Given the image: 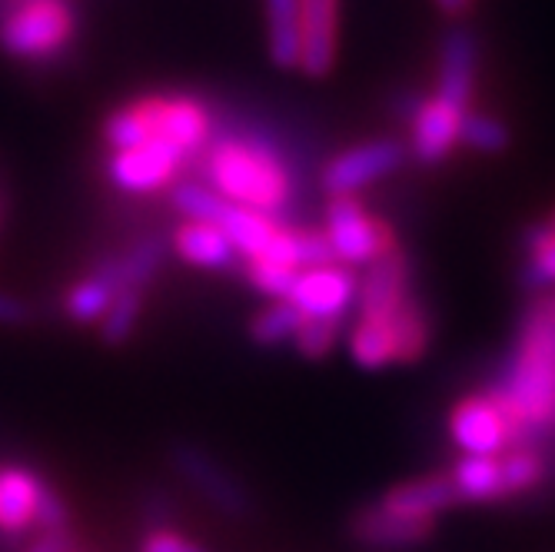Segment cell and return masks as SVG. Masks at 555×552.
Returning a JSON list of instances; mask_svg holds the SVG:
<instances>
[{
    "label": "cell",
    "mask_w": 555,
    "mask_h": 552,
    "mask_svg": "<svg viewBox=\"0 0 555 552\" xmlns=\"http://www.w3.org/2000/svg\"><path fill=\"white\" fill-rule=\"evenodd\" d=\"M495 403L509 420L513 439L516 429H522L519 436L555 429V307H545L529 320L509 376L502 383V399Z\"/></svg>",
    "instance_id": "cell-1"
},
{
    "label": "cell",
    "mask_w": 555,
    "mask_h": 552,
    "mask_svg": "<svg viewBox=\"0 0 555 552\" xmlns=\"http://www.w3.org/2000/svg\"><path fill=\"white\" fill-rule=\"evenodd\" d=\"M207 164L210 187L230 204L260 214L280 210L286 204L289 174L270 146L249 140H220L210 150Z\"/></svg>",
    "instance_id": "cell-2"
},
{
    "label": "cell",
    "mask_w": 555,
    "mask_h": 552,
    "mask_svg": "<svg viewBox=\"0 0 555 552\" xmlns=\"http://www.w3.org/2000/svg\"><path fill=\"white\" fill-rule=\"evenodd\" d=\"M80 37L74 0H11L0 14V50L21 64H57Z\"/></svg>",
    "instance_id": "cell-3"
},
{
    "label": "cell",
    "mask_w": 555,
    "mask_h": 552,
    "mask_svg": "<svg viewBox=\"0 0 555 552\" xmlns=\"http://www.w3.org/2000/svg\"><path fill=\"white\" fill-rule=\"evenodd\" d=\"M186 154L167 140H150L107 157V183L127 196H150L164 190L183 167Z\"/></svg>",
    "instance_id": "cell-4"
},
{
    "label": "cell",
    "mask_w": 555,
    "mask_h": 552,
    "mask_svg": "<svg viewBox=\"0 0 555 552\" xmlns=\"http://www.w3.org/2000/svg\"><path fill=\"white\" fill-rule=\"evenodd\" d=\"M170 466L183 483H190L199 496H204L214 510L236 516V519L254 510L243 483L227 466H220L207 449H199L193 442H177L170 449Z\"/></svg>",
    "instance_id": "cell-5"
},
{
    "label": "cell",
    "mask_w": 555,
    "mask_h": 552,
    "mask_svg": "<svg viewBox=\"0 0 555 552\" xmlns=\"http://www.w3.org/2000/svg\"><path fill=\"white\" fill-rule=\"evenodd\" d=\"M137 104H140V111L146 117L150 137L180 146L186 157L210 140V130H214L210 111L199 104V100H193V97L154 93V97H140Z\"/></svg>",
    "instance_id": "cell-6"
},
{
    "label": "cell",
    "mask_w": 555,
    "mask_h": 552,
    "mask_svg": "<svg viewBox=\"0 0 555 552\" xmlns=\"http://www.w3.org/2000/svg\"><path fill=\"white\" fill-rule=\"evenodd\" d=\"M326 240L333 246V257L346 267H370L379 254L389 249V236L352 196H336L330 204Z\"/></svg>",
    "instance_id": "cell-7"
},
{
    "label": "cell",
    "mask_w": 555,
    "mask_h": 552,
    "mask_svg": "<svg viewBox=\"0 0 555 552\" xmlns=\"http://www.w3.org/2000/svg\"><path fill=\"white\" fill-rule=\"evenodd\" d=\"M352 299H357V280H352L346 267L336 264L299 270L296 286L289 293V304L307 320H333V323H343Z\"/></svg>",
    "instance_id": "cell-8"
},
{
    "label": "cell",
    "mask_w": 555,
    "mask_h": 552,
    "mask_svg": "<svg viewBox=\"0 0 555 552\" xmlns=\"http://www.w3.org/2000/svg\"><path fill=\"white\" fill-rule=\"evenodd\" d=\"M402 164V143L396 140H373L346 150V154L333 157V164L323 174V187L333 196H352V190H360L386 174H392Z\"/></svg>",
    "instance_id": "cell-9"
},
{
    "label": "cell",
    "mask_w": 555,
    "mask_h": 552,
    "mask_svg": "<svg viewBox=\"0 0 555 552\" xmlns=\"http://www.w3.org/2000/svg\"><path fill=\"white\" fill-rule=\"evenodd\" d=\"M452 439L466 457H499L509 446L513 429L495 399H466L449 420Z\"/></svg>",
    "instance_id": "cell-10"
},
{
    "label": "cell",
    "mask_w": 555,
    "mask_h": 552,
    "mask_svg": "<svg viewBox=\"0 0 555 552\" xmlns=\"http://www.w3.org/2000/svg\"><path fill=\"white\" fill-rule=\"evenodd\" d=\"M336 61V0H299V70L326 77Z\"/></svg>",
    "instance_id": "cell-11"
},
{
    "label": "cell",
    "mask_w": 555,
    "mask_h": 552,
    "mask_svg": "<svg viewBox=\"0 0 555 552\" xmlns=\"http://www.w3.org/2000/svg\"><path fill=\"white\" fill-rule=\"evenodd\" d=\"M406 304H410L406 299V260L389 246L386 254H379L370 264L366 283L360 290V310H363V320L386 323Z\"/></svg>",
    "instance_id": "cell-12"
},
{
    "label": "cell",
    "mask_w": 555,
    "mask_h": 552,
    "mask_svg": "<svg viewBox=\"0 0 555 552\" xmlns=\"http://www.w3.org/2000/svg\"><path fill=\"white\" fill-rule=\"evenodd\" d=\"M476 57L479 47L476 37L466 27L449 30L442 40V61H439V93L436 100H442L452 111H466L469 97H473V80H476Z\"/></svg>",
    "instance_id": "cell-13"
},
{
    "label": "cell",
    "mask_w": 555,
    "mask_h": 552,
    "mask_svg": "<svg viewBox=\"0 0 555 552\" xmlns=\"http://www.w3.org/2000/svg\"><path fill=\"white\" fill-rule=\"evenodd\" d=\"M167 260V243L164 236H143L130 243L124 254L104 257L96 264V270L104 273L117 290H143L157 280Z\"/></svg>",
    "instance_id": "cell-14"
},
{
    "label": "cell",
    "mask_w": 555,
    "mask_h": 552,
    "mask_svg": "<svg viewBox=\"0 0 555 552\" xmlns=\"http://www.w3.org/2000/svg\"><path fill=\"white\" fill-rule=\"evenodd\" d=\"M40 486H43V479L27 466L0 470V532L24 536L34 529Z\"/></svg>",
    "instance_id": "cell-15"
},
{
    "label": "cell",
    "mask_w": 555,
    "mask_h": 552,
    "mask_svg": "<svg viewBox=\"0 0 555 552\" xmlns=\"http://www.w3.org/2000/svg\"><path fill=\"white\" fill-rule=\"evenodd\" d=\"M456 486H452L449 476H429V479H416V483H402L392 492H386L383 510L402 516V519H420V523H433V516L446 513L452 503H456Z\"/></svg>",
    "instance_id": "cell-16"
},
{
    "label": "cell",
    "mask_w": 555,
    "mask_h": 552,
    "mask_svg": "<svg viewBox=\"0 0 555 552\" xmlns=\"http://www.w3.org/2000/svg\"><path fill=\"white\" fill-rule=\"evenodd\" d=\"M170 246L180 260H186L193 267H204V270H230L236 264V249L217 223L186 220L177 227Z\"/></svg>",
    "instance_id": "cell-17"
},
{
    "label": "cell",
    "mask_w": 555,
    "mask_h": 552,
    "mask_svg": "<svg viewBox=\"0 0 555 552\" xmlns=\"http://www.w3.org/2000/svg\"><path fill=\"white\" fill-rule=\"evenodd\" d=\"M463 114L446 107L442 100H429V104H423L413 117V154L423 164H439L460 140L456 133H460Z\"/></svg>",
    "instance_id": "cell-18"
},
{
    "label": "cell",
    "mask_w": 555,
    "mask_h": 552,
    "mask_svg": "<svg viewBox=\"0 0 555 552\" xmlns=\"http://www.w3.org/2000/svg\"><path fill=\"white\" fill-rule=\"evenodd\" d=\"M433 532V523H420V519H402L383 506H370L363 510L357 519H352V536L366 545L376 549H402V545H420L426 542Z\"/></svg>",
    "instance_id": "cell-19"
},
{
    "label": "cell",
    "mask_w": 555,
    "mask_h": 552,
    "mask_svg": "<svg viewBox=\"0 0 555 552\" xmlns=\"http://www.w3.org/2000/svg\"><path fill=\"white\" fill-rule=\"evenodd\" d=\"M117 293H120V290L93 267L87 277L74 280V283L64 290L61 310H64V317H67L70 323H77V326H96L100 317L107 313L111 299H114Z\"/></svg>",
    "instance_id": "cell-20"
},
{
    "label": "cell",
    "mask_w": 555,
    "mask_h": 552,
    "mask_svg": "<svg viewBox=\"0 0 555 552\" xmlns=\"http://www.w3.org/2000/svg\"><path fill=\"white\" fill-rule=\"evenodd\" d=\"M217 227L227 233V240L233 243L236 254H243L249 260H257L276 233V223L267 214L249 210V207H236V204L227 207V214Z\"/></svg>",
    "instance_id": "cell-21"
},
{
    "label": "cell",
    "mask_w": 555,
    "mask_h": 552,
    "mask_svg": "<svg viewBox=\"0 0 555 552\" xmlns=\"http://www.w3.org/2000/svg\"><path fill=\"white\" fill-rule=\"evenodd\" d=\"M270 61L283 70L299 67V0H267Z\"/></svg>",
    "instance_id": "cell-22"
},
{
    "label": "cell",
    "mask_w": 555,
    "mask_h": 552,
    "mask_svg": "<svg viewBox=\"0 0 555 552\" xmlns=\"http://www.w3.org/2000/svg\"><path fill=\"white\" fill-rule=\"evenodd\" d=\"M452 486H456L460 499H476V503H489V499H502L506 492V479H502V463L495 457H466L452 470Z\"/></svg>",
    "instance_id": "cell-23"
},
{
    "label": "cell",
    "mask_w": 555,
    "mask_h": 552,
    "mask_svg": "<svg viewBox=\"0 0 555 552\" xmlns=\"http://www.w3.org/2000/svg\"><path fill=\"white\" fill-rule=\"evenodd\" d=\"M349 349H352V360L366 370H379L392 360H399V349H396V333L386 323H373V320H363L357 330H352V339H349Z\"/></svg>",
    "instance_id": "cell-24"
},
{
    "label": "cell",
    "mask_w": 555,
    "mask_h": 552,
    "mask_svg": "<svg viewBox=\"0 0 555 552\" xmlns=\"http://www.w3.org/2000/svg\"><path fill=\"white\" fill-rule=\"evenodd\" d=\"M143 317V290H120L107 313L100 317L96 323V333H100V343L107 346H124L133 333H137V323Z\"/></svg>",
    "instance_id": "cell-25"
},
{
    "label": "cell",
    "mask_w": 555,
    "mask_h": 552,
    "mask_svg": "<svg viewBox=\"0 0 555 552\" xmlns=\"http://www.w3.org/2000/svg\"><path fill=\"white\" fill-rule=\"evenodd\" d=\"M170 204L180 217L186 220H196V223H220L227 207H230V200H223L214 187L207 183H177L173 193H170Z\"/></svg>",
    "instance_id": "cell-26"
},
{
    "label": "cell",
    "mask_w": 555,
    "mask_h": 552,
    "mask_svg": "<svg viewBox=\"0 0 555 552\" xmlns=\"http://www.w3.org/2000/svg\"><path fill=\"white\" fill-rule=\"evenodd\" d=\"M299 323H302V313L289 304V299H273V304L249 323V336H254L260 346H276L283 339H293Z\"/></svg>",
    "instance_id": "cell-27"
},
{
    "label": "cell",
    "mask_w": 555,
    "mask_h": 552,
    "mask_svg": "<svg viewBox=\"0 0 555 552\" xmlns=\"http://www.w3.org/2000/svg\"><path fill=\"white\" fill-rule=\"evenodd\" d=\"M456 137H460V143L482 150V154H495V150H502L509 143V130L489 114H463Z\"/></svg>",
    "instance_id": "cell-28"
},
{
    "label": "cell",
    "mask_w": 555,
    "mask_h": 552,
    "mask_svg": "<svg viewBox=\"0 0 555 552\" xmlns=\"http://www.w3.org/2000/svg\"><path fill=\"white\" fill-rule=\"evenodd\" d=\"M389 326H392V333H396L399 360H413V357H420L423 349H426V336H429V330H426L423 313H420L413 304L402 307V310L389 320Z\"/></svg>",
    "instance_id": "cell-29"
},
{
    "label": "cell",
    "mask_w": 555,
    "mask_h": 552,
    "mask_svg": "<svg viewBox=\"0 0 555 552\" xmlns=\"http://www.w3.org/2000/svg\"><path fill=\"white\" fill-rule=\"evenodd\" d=\"M502 463V479H506V492H526L542 479V460L532 453V449H516Z\"/></svg>",
    "instance_id": "cell-30"
},
{
    "label": "cell",
    "mask_w": 555,
    "mask_h": 552,
    "mask_svg": "<svg viewBox=\"0 0 555 552\" xmlns=\"http://www.w3.org/2000/svg\"><path fill=\"white\" fill-rule=\"evenodd\" d=\"M336 333H339V323H333V320H307L302 317L293 339H296V349L302 357H326L336 343Z\"/></svg>",
    "instance_id": "cell-31"
},
{
    "label": "cell",
    "mask_w": 555,
    "mask_h": 552,
    "mask_svg": "<svg viewBox=\"0 0 555 552\" xmlns=\"http://www.w3.org/2000/svg\"><path fill=\"white\" fill-rule=\"evenodd\" d=\"M34 529L37 532H47V529H70V506L67 499L43 483L40 486V496H37V513H34Z\"/></svg>",
    "instance_id": "cell-32"
},
{
    "label": "cell",
    "mask_w": 555,
    "mask_h": 552,
    "mask_svg": "<svg viewBox=\"0 0 555 552\" xmlns=\"http://www.w3.org/2000/svg\"><path fill=\"white\" fill-rule=\"evenodd\" d=\"M296 277H299V270L270 267V264H260V260H254V267H249V283H254L260 293L273 296V299H289V293L296 286Z\"/></svg>",
    "instance_id": "cell-33"
},
{
    "label": "cell",
    "mask_w": 555,
    "mask_h": 552,
    "mask_svg": "<svg viewBox=\"0 0 555 552\" xmlns=\"http://www.w3.org/2000/svg\"><path fill=\"white\" fill-rule=\"evenodd\" d=\"M330 264H336V257H333V246L323 233H313V230L296 233V267L299 270H317V267H330Z\"/></svg>",
    "instance_id": "cell-34"
},
{
    "label": "cell",
    "mask_w": 555,
    "mask_h": 552,
    "mask_svg": "<svg viewBox=\"0 0 555 552\" xmlns=\"http://www.w3.org/2000/svg\"><path fill=\"white\" fill-rule=\"evenodd\" d=\"M260 264H270V267H286V270H299L296 267V233L289 230H280L273 233V240L267 243V249L257 257Z\"/></svg>",
    "instance_id": "cell-35"
},
{
    "label": "cell",
    "mask_w": 555,
    "mask_h": 552,
    "mask_svg": "<svg viewBox=\"0 0 555 552\" xmlns=\"http://www.w3.org/2000/svg\"><path fill=\"white\" fill-rule=\"evenodd\" d=\"M140 552H207V549L183 539L173 529H150L140 542Z\"/></svg>",
    "instance_id": "cell-36"
},
{
    "label": "cell",
    "mask_w": 555,
    "mask_h": 552,
    "mask_svg": "<svg viewBox=\"0 0 555 552\" xmlns=\"http://www.w3.org/2000/svg\"><path fill=\"white\" fill-rule=\"evenodd\" d=\"M526 283L529 286H548L555 283V240L545 243L542 249H535V257L526 270Z\"/></svg>",
    "instance_id": "cell-37"
},
{
    "label": "cell",
    "mask_w": 555,
    "mask_h": 552,
    "mask_svg": "<svg viewBox=\"0 0 555 552\" xmlns=\"http://www.w3.org/2000/svg\"><path fill=\"white\" fill-rule=\"evenodd\" d=\"M34 320V307L27 299L0 290V326H27Z\"/></svg>",
    "instance_id": "cell-38"
},
{
    "label": "cell",
    "mask_w": 555,
    "mask_h": 552,
    "mask_svg": "<svg viewBox=\"0 0 555 552\" xmlns=\"http://www.w3.org/2000/svg\"><path fill=\"white\" fill-rule=\"evenodd\" d=\"M24 552H74V529H47Z\"/></svg>",
    "instance_id": "cell-39"
},
{
    "label": "cell",
    "mask_w": 555,
    "mask_h": 552,
    "mask_svg": "<svg viewBox=\"0 0 555 552\" xmlns=\"http://www.w3.org/2000/svg\"><path fill=\"white\" fill-rule=\"evenodd\" d=\"M436 4H439L446 14H452V17L463 14V11H469V0H436Z\"/></svg>",
    "instance_id": "cell-40"
},
{
    "label": "cell",
    "mask_w": 555,
    "mask_h": 552,
    "mask_svg": "<svg viewBox=\"0 0 555 552\" xmlns=\"http://www.w3.org/2000/svg\"><path fill=\"white\" fill-rule=\"evenodd\" d=\"M552 230H555V220H552Z\"/></svg>",
    "instance_id": "cell-41"
}]
</instances>
